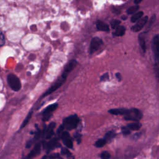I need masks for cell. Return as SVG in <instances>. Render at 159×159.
Segmentation results:
<instances>
[{
	"instance_id": "1",
	"label": "cell",
	"mask_w": 159,
	"mask_h": 159,
	"mask_svg": "<svg viewBox=\"0 0 159 159\" xmlns=\"http://www.w3.org/2000/svg\"><path fill=\"white\" fill-rule=\"evenodd\" d=\"M80 122V118L76 114L65 117L63 121V125L66 129L70 130L76 128Z\"/></svg>"
},
{
	"instance_id": "2",
	"label": "cell",
	"mask_w": 159,
	"mask_h": 159,
	"mask_svg": "<svg viewBox=\"0 0 159 159\" xmlns=\"http://www.w3.org/2000/svg\"><path fill=\"white\" fill-rule=\"evenodd\" d=\"M142 117V112L137 108H131L129 109L127 113L124 116L125 120H132L134 122H139Z\"/></svg>"
},
{
	"instance_id": "3",
	"label": "cell",
	"mask_w": 159,
	"mask_h": 159,
	"mask_svg": "<svg viewBox=\"0 0 159 159\" xmlns=\"http://www.w3.org/2000/svg\"><path fill=\"white\" fill-rule=\"evenodd\" d=\"M7 81L9 86L12 90L15 91H18L20 90L21 88L20 81L19 78L17 77L14 74L10 73L8 75L7 77Z\"/></svg>"
},
{
	"instance_id": "4",
	"label": "cell",
	"mask_w": 159,
	"mask_h": 159,
	"mask_svg": "<svg viewBox=\"0 0 159 159\" xmlns=\"http://www.w3.org/2000/svg\"><path fill=\"white\" fill-rule=\"evenodd\" d=\"M152 48L154 58L157 61L159 59V34H157L153 37Z\"/></svg>"
},
{
	"instance_id": "5",
	"label": "cell",
	"mask_w": 159,
	"mask_h": 159,
	"mask_svg": "<svg viewBox=\"0 0 159 159\" xmlns=\"http://www.w3.org/2000/svg\"><path fill=\"white\" fill-rule=\"evenodd\" d=\"M102 40L99 37H94L91 39L90 46H89V53L90 54H93L95 52H96L99 47L102 45Z\"/></svg>"
},
{
	"instance_id": "6",
	"label": "cell",
	"mask_w": 159,
	"mask_h": 159,
	"mask_svg": "<svg viewBox=\"0 0 159 159\" xmlns=\"http://www.w3.org/2000/svg\"><path fill=\"white\" fill-rule=\"evenodd\" d=\"M77 64V61L75 60H72L70 61H69L66 65L65 66L64 70L61 74V78L63 79H66L68 75L74 69V68L76 66Z\"/></svg>"
},
{
	"instance_id": "7",
	"label": "cell",
	"mask_w": 159,
	"mask_h": 159,
	"mask_svg": "<svg viewBox=\"0 0 159 159\" xmlns=\"http://www.w3.org/2000/svg\"><path fill=\"white\" fill-rule=\"evenodd\" d=\"M148 20V17L147 16H144L143 17L141 18L139 20H138V22L135 24V25H133L131 27V30L134 32H139L147 24Z\"/></svg>"
},
{
	"instance_id": "8",
	"label": "cell",
	"mask_w": 159,
	"mask_h": 159,
	"mask_svg": "<svg viewBox=\"0 0 159 159\" xmlns=\"http://www.w3.org/2000/svg\"><path fill=\"white\" fill-rule=\"evenodd\" d=\"M65 79L61 78V79L58 80L52 86H51V87L43 94V95L42 96V98H43V97H45V96H47V95L51 94L52 93L54 92L56 89H57L58 88H60V87L63 84V83L65 82Z\"/></svg>"
},
{
	"instance_id": "9",
	"label": "cell",
	"mask_w": 159,
	"mask_h": 159,
	"mask_svg": "<svg viewBox=\"0 0 159 159\" xmlns=\"http://www.w3.org/2000/svg\"><path fill=\"white\" fill-rule=\"evenodd\" d=\"M60 137L62 139V141H63V143L66 145V147H67L68 148H72L73 147L72 139L70 137V134L68 132H66V131L63 132Z\"/></svg>"
},
{
	"instance_id": "10",
	"label": "cell",
	"mask_w": 159,
	"mask_h": 159,
	"mask_svg": "<svg viewBox=\"0 0 159 159\" xmlns=\"http://www.w3.org/2000/svg\"><path fill=\"white\" fill-rule=\"evenodd\" d=\"M55 127V123L53 122H51L47 127V129L45 131V136L47 139H49L53 136V129H54Z\"/></svg>"
},
{
	"instance_id": "11",
	"label": "cell",
	"mask_w": 159,
	"mask_h": 159,
	"mask_svg": "<svg viewBox=\"0 0 159 159\" xmlns=\"http://www.w3.org/2000/svg\"><path fill=\"white\" fill-rule=\"evenodd\" d=\"M129 109H126V108H117V109H111L110 110H109V112L111 113V114L113 115H124L125 116L127 112H128Z\"/></svg>"
},
{
	"instance_id": "12",
	"label": "cell",
	"mask_w": 159,
	"mask_h": 159,
	"mask_svg": "<svg viewBox=\"0 0 159 159\" xmlns=\"http://www.w3.org/2000/svg\"><path fill=\"white\" fill-rule=\"evenodd\" d=\"M96 28L98 30L101 31H104V32H109V25L104 22L103 21H101L100 20H98L96 23Z\"/></svg>"
},
{
	"instance_id": "13",
	"label": "cell",
	"mask_w": 159,
	"mask_h": 159,
	"mask_svg": "<svg viewBox=\"0 0 159 159\" xmlns=\"http://www.w3.org/2000/svg\"><path fill=\"white\" fill-rule=\"evenodd\" d=\"M57 107H58L57 103H54L53 104H50L48 106H47L46 108H45V109L42 112V114L45 115V114H52V112L53 111H54L57 108Z\"/></svg>"
},
{
	"instance_id": "14",
	"label": "cell",
	"mask_w": 159,
	"mask_h": 159,
	"mask_svg": "<svg viewBox=\"0 0 159 159\" xmlns=\"http://www.w3.org/2000/svg\"><path fill=\"white\" fill-rule=\"evenodd\" d=\"M125 33V27L123 25H119L113 33L115 36H122Z\"/></svg>"
},
{
	"instance_id": "15",
	"label": "cell",
	"mask_w": 159,
	"mask_h": 159,
	"mask_svg": "<svg viewBox=\"0 0 159 159\" xmlns=\"http://www.w3.org/2000/svg\"><path fill=\"white\" fill-rule=\"evenodd\" d=\"M57 144V140L56 138H55L50 140L48 143H47L45 145V147L48 150H53L56 147Z\"/></svg>"
},
{
	"instance_id": "16",
	"label": "cell",
	"mask_w": 159,
	"mask_h": 159,
	"mask_svg": "<svg viewBox=\"0 0 159 159\" xmlns=\"http://www.w3.org/2000/svg\"><path fill=\"white\" fill-rule=\"evenodd\" d=\"M127 127L130 129V130H138L140 129V127H142V124L140 123H139V122H132V123H130L129 124Z\"/></svg>"
},
{
	"instance_id": "17",
	"label": "cell",
	"mask_w": 159,
	"mask_h": 159,
	"mask_svg": "<svg viewBox=\"0 0 159 159\" xmlns=\"http://www.w3.org/2000/svg\"><path fill=\"white\" fill-rule=\"evenodd\" d=\"M143 15V12L142 11H139L137 13H135L134 15H133L131 18H130V20L132 22H135L137 20H139L142 17Z\"/></svg>"
},
{
	"instance_id": "18",
	"label": "cell",
	"mask_w": 159,
	"mask_h": 159,
	"mask_svg": "<svg viewBox=\"0 0 159 159\" xmlns=\"http://www.w3.org/2000/svg\"><path fill=\"white\" fill-rule=\"evenodd\" d=\"M40 143H37L35 147L34 148V149L31 151V152L29 154V157H34L37 154H38L40 152Z\"/></svg>"
},
{
	"instance_id": "19",
	"label": "cell",
	"mask_w": 159,
	"mask_h": 159,
	"mask_svg": "<svg viewBox=\"0 0 159 159\" xmlns=\"http://www.w3.org/2000/svg\"><path fill=\"white\" fill-rule=\"evenodd\" d=\"M115 135H116V133L113 130H111V131L107 132L105 134L104 139H105L106 142L110 141V140H111L115 137Z\"/></svg>"
},
{
	"instance_id": "20",
	"label": "cell",
	"mask_w": 159,
	"mask_h": 159,
	"mask_svg": "<svg viewBox=\"0 0 159 159\" xmlns=\"http://www.w3.org/2000/svg\"><path fill=\"white\" fill-rule=\"evenodd\" d=\"M139 42L140 44V47L142 48L143 52L145 53L146 51V45H145V41L143 37H142L141 35L139 36Z\"/></svg>"
},
{
	"instance_id": "21",
	"label": "cell",
	"mask_w": 159,
	"mask_h": 159,
	"mask_svg": "<svg viewBox=\"0 0 159 159\" xmlns=\"http://www.w3.org/2000/svg\"><path fill=\"white\" fill-rule=\"evenodd\" d=\"M139 9V6L138 5H134L132 6L131 7H130L129 8H128V9L127 10V14H134L138 9Z\"/></svg>"
},
{
	"instance_id": "22",
	"label": "cell",
	"mask_w": 159,
	"mask_h": 159,
	"mask_svg": "<svg viewBox=\"0 0 159 159\" xmlns=\"http://www.w3.org/2000/svg\"><path fill=\"white\" fill-rule=\"evenodd\" d=\"M32 111H30V112H29V114H27V117H25V119H24V121H23V122L22 123V125H21V126H20V128H23V127H24L27 124L28 122L29 121L30 119V118H31V117H32Z\"/></svg>"
},
{
	"instance_id": "23",
	"label": "cell",
	"mask_w": 159,
	"mask_h": 159,
	"mask_svg": "<svg viewBox=\"0 0 159 159\" xmlns=\"http://www.w3.org/2000/svg\"><path fill=\"white\" fill-rule=\"evenodd\" d=\"M155 19H156V16L155 14H153L152 16L151 17V18L149 20V23H148V25L147 27V31H148L150 30V29L152 28V27L153 26L154 22H155Z\"/></svg>"
},
{
	"instance_id": "24",
	"label": "cell",
	"mask_w": 159,
	"mask_h": 159,
	"mask_svg": "<svg viewBox=\"0 0 159 159\" xmlns=\"http://www.w3.org/2000/svg\"><path fill=\"white\" fill-rule=\"evenodd\" d=\"M106 141L105 139H98L96 142H95V146L96 147H103L106 143Z\"/></svg>"
},
{
	"instance_id": "25",
	"label": "cell",
	"mask_w": 159,
	"mask_h": 159,
	"mask_svg": "<svg viewBox=\"0 0 159 159\" xmlns=\"http://www.w3.org/2000/svg\"><path fill=\"white\" fill-rule=\"evenodd\" d=\"M120 24V21L119 20L114 19V20H111V26L112 29L116 30L119 26Z\"/></svg>"
},
{
	"instance_id": "26",
	"label": "cell",
	"mask_w": 159,
	"mask_h": 159,
	"mask_svg": "<svg viewBox=\"0 0 159 159\" xmlns=\"http://www.w3.org/2000/svg\"><path fill=\"white\" fill-rule=\"evenodd\" d=\"M154 71L158 81H159V61H157L154 65Z\"/></svg>"
},
{
	"instance_id": "27",
	"label": "cell",
	"mask_w": 159,
	"mask_h": 159,
	"mask_svg": "<svg viewBox=\"0 0 159 159\" xmlns=\"http://www.w3.org/2000/svg\"><path fill=\"white\" fill-rule=\"evenodd\" d=\"M100 157L101 159H109L111 157V155L108 152L104 151L101 153Z\"/></svg>"
},
{
	"instance_id": "28",
	"label": "cell",
	"mask_w": 159,
	"mask_h": 159,
	"mask_svg": "<svg viewBox=\"0 0 159 159\" xmlns=\"http://www.w3.org/2000/svg\"><path fill=\"white\" fill-rule=\"evenodd\" d=\"M122 132L124 135H127L130 134V130L127 127H122Z\"/></svg>"
},
{
	"instance_id": "29",
	"label": "cell",
	"mask_w": 159,
	"mask_h": 159,
	"mask_svg": "<svg viewBox=\"0 0 159 159\" xmlns=\"http://www.w3.org/2000/svg\"><path fill=\"white\" fill-rule=\"evenodd\" d=\"M109 79V74L108 73H104L102 76H101L100 77V81H108Z\"/></svg>"
},
{
	"instance_id": "30",
	"label": "cell",
	"mask_w": 159,
	"mask_h": 159,
	"mask_svg": "<svg viewBox=\"0 0 159 159\" xmlns=\"http://www.w3.org/2000/svg\"><path fill=\"white\" fill-rule=\"evenodd\" d=\"M5 43V37L3 33L0 30V46H2Z\"/></svg>"
},
{
	"instance_id": "31",
	"label": "cell",
	"mask_w": 159,
	"mask_h": 159,
	"mask_svg": "<svg viewBox=\"0 0 159 159\" xmlns=\"http://www.w3.org/2000/svg\"><path fill=\"white\" fill-rule=\"evenodd\" d=\"M52 114H45V115H43V117H42V120L43 121H46L47 120H48L51 116H52Z\"/></svg>"
},
{
	"instance_id": "32",
	"label": "cell",
	"mask_w": 159,
	"mask_h": 159,
	"mask_svg": "<svg viewBox=\"0 0 159 159\" xmlns=\"http://www.w3.org/2000/svg\"><path fill=\"white\" fill-rule=\"evenodd\" d=\"M74 137H75V139H76V140L78 143H80V142H81V135H80L79 134L77 133V134H75Z\"/></svg>"
},
{
	"instance_id": "33",
	"label": "cell",
	"mask_w": 159,
	"mask_h": 159,
	"mask_svg": "<svg viewBox=\"0 0 159 159\" xmlns=\"http://www.w3.org/2000/svg\"><path fill=\"white\" fill-rule=\"evenodd\" d=\"M61 153H63L64 155H70V153L69 152V151L67 149H66V148H63L61 150Z\"/></svg>"
},
{
	"instance_id": "34",
	"label": "cell",
	"mask_w": 159,
	"mask_h": 159,
	"mask_svg": "<svg viewBox=\"0 0 159 159\" xmlns=\"http://www.w3.org/2000/svg\"><path fill=\"white\" fill-rule=\"evenodd\" d=\"M116 77L118 80L119 81H120L122 80V75L120 73H116Z\"/></svg>"
},
{
	"instance_id": "35",
	"label": "cell",
	"mask_w": 159,
	"mask_h": 159,
	"mask_svg": "<svg viewBox=\"0 0 159 159\" xmlns=\"http://www.w3.org/2000/svg\"><path fill=\"white\" fill-rule=\"evenodd\" d=\"M112 11H113V12H114L115 14H119L120 13V11L119 9H116V8H114L113 10H112Z\"/></svg>"
},
{
	"instance_id": "36",
	"label": "cell",
	"mask_w": 159,
	"mask_h": 159,
	"mask_svg": "<svg viewBox=\"0 0 159 159\" xmlns=\"http://www.w3.org/2000/svg\"><path fill=\"white\" fill-rule=\"evenodd\" d=\"M142 1V0H135L134 1V4H135V5H137V4H139L140 2H141Z\"/></svg>"
},
{
	"instance_id": "37",
	"label": "cell",
	"mask_w": 159,
	"mask_h": 159,
	"mask_svg": "<svg viewBox=\"0 0 159 159\" xmlns=\"http://www.w3.org/2000/svg\"><path fill=\"white\" fill-rule=\"evenodd\" d=\"M127 16H125V15H124V16H122L121 17V19H122V20H126V19H127Z\"/></svg>"
}]
</instances>
